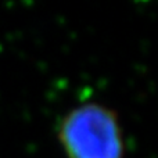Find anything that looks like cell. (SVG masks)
Segmentation results:
<instances>
[{
    "instance_id": "1",
    "label": "cell",
    "mask_w": 158,
    "mask_h": 158,
    "mask_svg": "<svg viewBox=\"0 0 158 158\" xmlns=\"http://www.w3.org/2000/svg\"><path fill=\"white\" fill-rule=\"evenodd\" d=\"M58 140L68 158H123L125 142L115 111L86 103L64 115Z\"/></svg>"
}]
</instances>
